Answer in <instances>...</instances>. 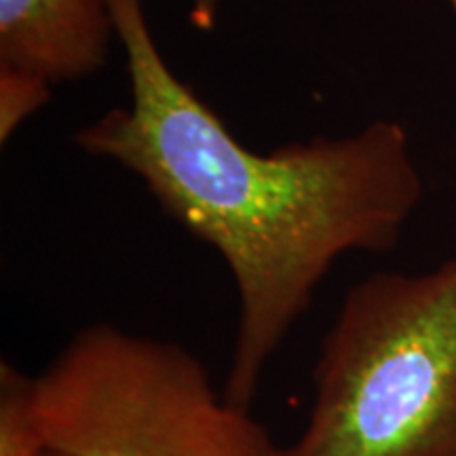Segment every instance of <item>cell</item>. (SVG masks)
<instances>
[{"mask_svg": "<svg viewBox=\"0 0 456 456\" xmlns=\"http://www.w3.org/2000/svg\"><path fill=\"white\" fill-rule=\"evenodd\" d=\"M106 7L131 100L74 140L138 175L165 214L226 262L239 326L224 397L249 410L266 363L334 262L397 243L423 197L406 129L374 121L346 138L256 152L175 77L148 26L146 0Z\"/></svg>", "mask_w": 456, "mask_h": 456, "instance_id": "6da1fadb", "label": "cell"}, {"mask_svg": "<svg viewBox=\"0 0 456 456\" xmlns=\"http://www.w3.org/2000/svg\"><path fill=\"white\" fill-rule=\"evenodd\" d=\"M45 456H66V454H61V452H53V450H47V452H45Z\"/></svg>", "mask_w": 456, "mask_h": 456, "instance_id": "52a82bcc", "label": "cell"}, {"mask_svg": "<svg viewBox=\"0 0 456 456\" xmlns=\"http://www.w3.org/2000/svg\"><path fill=\"white\" fill-rule=\"evenodd\" d=\"M41 419L37 410L34 376L11 363L0 366V456H45Z\"/></svg>", "mask_w": 456, "mask_h": 456, "instance_id": "5b68a950", "label": "cell"}, {"mask_svg": "<svg viewBox=\"0 0 456 456\" xmlns=\"http://www.w3.org/2000/svg\"><path fill=\"white\" fill-rule=\"evenodd\" d=\"M220 0H191V21L197 30L212 32L218 17Z\"/></svg>", "mask_w": 456, "mask_h": 456, "instance_id": "8992f818", "label": "cell"}, {"mask_svg": "<svg viewBox=\"0 0 456 456\" xmlns=\"http://www.w3.org/2000/svg\"><path fill=\"white\" fill-rule=\"evenodd\" d=\"M288 456H456V256L346 292Z\"/></svg>", "mask_w": 456, "mask_h": 456, "instance_id": "7a4b0ae2", "label": "cell"}, {"mask_svg": "<svg viewBox=\"0 0 456 456\" xmlns=\"http://www.w3.org/2000/svg\"><path fill=\"white\" fill-rule=\"evenodd\" d=\"M34 393L47 450L66 456H288L197 355L112 323L74 336Z\"/></svg>", "mask_w": 456, "mask_h": 456, "instance_id": "3957f363", "label": "cell"}, {"mask_svg": "<svg viewBox=\"0 0 456 456\" xmlns=\"http://www.w3.org/2000/svg\"><path fill=\"white\" fill-rule=\"evenodd\" d=\"M450 3H452V7H454V13H456V0H450Z\"/></svg>", "mask_w": 456, "mask_h": 456, "instance_id": "ba28073f", "label": "cell"}, {"mask_svg": "<svg viewBox=\"0 0 456 456\" xmlns=\"http://www.w3.org/2000/svg\"><path fill=\"white\" fill-rule=\"evenodd\" d=\"M112 38L106 0H0V77L81 81L106 64Z\"/></svg>", "mask_w": 456, "mask_h": 456, "instance_id": "277c9868", "label": "cell"}]
</instances>
